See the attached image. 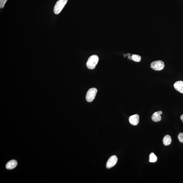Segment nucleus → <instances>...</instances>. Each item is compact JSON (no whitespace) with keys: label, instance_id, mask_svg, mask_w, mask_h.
<instances>
[{"label":"nucleus","instance_id":"nucleus-1","mask_svg":"<svg viewBox=\"0 0 183 183\" xmlns=\"http://www.w3.org/2000/svg\"><path fill=\"white\" fill-rule=\"evenodd\" d=\"M99 61V57L96 55H93L89 58L87 66L89 69L93 70L95 68Z\"/></svg>","mask_w":183,"mask_h":183},{"label":"nucleus","instance_id":"nucleus-2","mask_svg":"<svg viewBox=\"0 0 183 183\" xmlns=\"http://www.w3.org/2000/svg\"><path fill=\"white\" fill-rule=\"evenodd\" d=\"M67 0H58L55 5L54 9V12L56 15H58L66 4Z\"/></svg>","mask_w":183,"mask_h":183},{"label":"nucleus","instance_id":"nucleus-3","mask_svg":"<svg viewBox=\"0 0 183 183\" xmlns=\"http://www.w3.org/2000/svg\"><path fill=\"white\" fill-rule=\"evenodd\" d=\"M97 90L95 88H92L88 91L86 96V100L88 102H91L95 99Z\"/></svg>","mask_w":183,"mask_h":183},{"label":"nucleus","instance_id":"nucleus-4","mask_svg":"<svg viewBox=\"0 0 183 183\" xmlns=\"http://www.w3.org/2000/svg\"><path fill=\"white\" fill-rule=\"evenodd\" d=\"M151 67L154 70L161 71L164 68L165 63L161 60L154 61L151 63Z\"/></svg>","mask_w":183,"mask_h":183},{"label":"nucleus","instance_id":"nucleus-5","mask_svg":"<svg viewBox=\"0 0 183 183\" xmlns=\"http://www.w3.org/2000/svg\"><path fill=\"white\" fill-rule=\"evenodd\" d=\"M118 158L116 155L111 156L108 159L106 164V167L108 168H110L113 167L116 164Z\"/></svg>","mask_w":183,"mask_h":183},{"label":"nucleus","instance_id":"nucleus-6","mask_svg":"<svg viewBox=\"0 0 183 183\" xmlns=\"http://www.w3.org/2000/svg\"><path fill=\"white\" fill-rule=\"evenodd\" d=\"M139 115L136 114L129 117V121L130 123L133 126L137 125L139 122Z\"/></svg>","mask_w":183,"mask_h":183},{"label":"nucleus","instance_id":"nucleus-7","mask_svg":"<svg viewBox=\"0 0 183 183\" xmlns=\"http://www.w3.org/2000/svg\"><path fill=\"white\" fill-rule=\"evenodd\" d=\"M174 87L177 91L183 94V81H178L176 82L174 85Z\"/></svg>","mask_w":183,"mask_h":183},{"label":"nucleus","instance_id":"nucleus-8","mask_svg":"<svg viewBox=\"0 0 183 183\" xmlns=\"http://www.w3.org/2000/svg\"><path fill=\"white\" fill-rule=\"evenodd\" d=\"M161 111H159L155 112L152 116V120L153 122H157L160 121L161 120V115L162 114Z\"/></svg>","mask_w":183,"mask_h":183},{"label":"nucleus","instance_id":"nucleus-9","mask_svg":"<svg viewBox=\"0 0 183 183\" xmlns=\"http://www.w3.org/2000/svg\"><path fill=\"white\" fill-rule=\"evenodd\" d=\"M17 165V161L13 160L7 163L6 165V168L8 170H12L15 168Z\"/></svg>","mask_w":183,"mask_h":183},{"label":"nucleus","instance_id":"nucleus-10","mask_svg":"<svg viewBox=\"0 0 183 183\" xmlns=\"http://www.w3.org/2000/svg\"><path fill=\"white\" fill-rule=\"evenodd\" d=\"M163 144L166 146H168V145H170V144L172 142V139L171 137L169 135H166V136H164V137H163Z\"/></svg>","mask_w":183,"mask_h":183},{"label":"nucleus","instance_id":"nucleus-11","mask_svg":"<svg viewBox=\"0 0 183 183\" xmlns=\"http://www.w3.org/2000/svg\"><path fill=\"white\" fill-rule=\"evenodd\" d=\"M157 157L155 154L152 153H151L150 155V160L149 161L151 163H155L157 161Z\"/></svg>","mask_w":183,"mask_h":183},{"label":"nucleus","instance_id":"nucleus-12","mask_svg":"<svg viewBox=\"0 0 183 183\" xmlns=\"http://www.w3.org/2000/svg\"><path fill=\"white\" fill-rule=\"evenodd\" d=\"M132 60L134 61L139 62L141 61V57L139 55L133 54L132 55Z\"/></svg>","mask_w":183,"mask_h":183},{"label":"nucleus","instance_id":"nucleus-13","mask_svg":"<svg viewBox=\"0 0 183 183\" xmlns=\"http://www.w3.org/2000/svg\"><path fill=\"white\" fill-rule=\"evenodd\" d=\"M7 0H0V8L2 9L4 8L5 3Z\"/></svg>","mask_w":183,"mask_h":183},{"label":"nucleus","instance_id":"nucleus-14","mask_svg":"<svg viewBox=\"0 0 183 183\" xmlns=\"http://www.w3.org/2000/svg\"><path fill=\"white\" fill-rule=\"evenodd\" d=\"M178 137L179 141L181 143H183V133H179Z\"/></svg>","mask_w":183,"mask_h":183},{"label":"nucleus","instance_id":"nucleus-15","mask_svg":"<svg viewBox=\"0 0 183 183\" xmlns=\"http://www.w3.org/2000/svg\"><path fill=\"white\" fill-rule=\"evenodd\" d=\"M180 118L181 120H182V121L183 122V114L181 115L180 116Z\"/></svg>","mask_w":183,"mask_h":183},{"label":"nucleus","instance_id":"nucleus-16","mask_svg":"<svg viewBox=\"0 0 183 183\" xmlns=\"http://www.w3.org/2000/svg\"><path fill=\"white\" fill-rule=\"evenodd\" d=\"M128 58L129 59H132V56H128Z\"/></svg>","mask_w":183,"mask_h":183}]
</instances>
